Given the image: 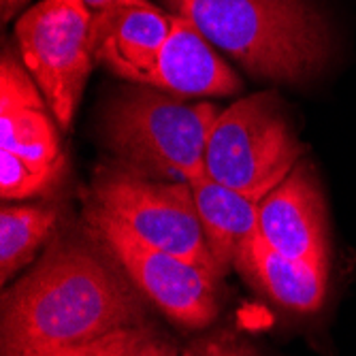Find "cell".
<instances>
[{
	"instance_id": "cell-11",
	"label": "cell",
	"mask_w": 356,
	"mask_h": 356,
	"mask_svg": "<svg viewBox=\"0 0 356 356\" xmlns=\"http://www.w3.org/2000/svg\"><path fill=\"white\" fill-rule=\"evenodd\" d=\"M237 269L280 305L309 314L316 312L327 295V263L293 261L275 252L261 235H254L239 252Z\"/></svg>"
},
{
	"instance_id": "cell-4",
	"label": "cell",
	"mask_w": 356,
	"mask_h": 356,
	"mask_svg": "<svg viewBox=\"0 0 356 356\" xmlns=\"http://www.w3.org/2000/svg\"><path fill=\"white\" fill-rule=\"evenodd\" d=\"M301 154L275 96L252 94L216 118L205 147V175L263 201L297 167Z\"/></svg>"
},
{
	"instance_id": "cell-2",
	"label": "cell",
	"mask_w": 356,
	"mask_h": 356,
	"mask_svg": "<svg viewBox=\"0 0 356 356\" xmlns=\"http://www.w3.org/2000/svg\"><path fill=\"white\" fill-rule=\"evenodd\" d=\"M175 15L258 77L303 81L329 58V32L309 0H169Z\"/></svg>"
},
{
	"instance_id": "cell-8",
	"label": "cell",
	"mask_w": 356,
	"mask_h": 356,
	"mask_svg": "<svg viewBox=\"0 0 356 356\" xmlns=\"http://www.w3.org/2000/svg\"><path fill=\"white\" fill-rule=\"evenodd\" d=\"M173 15L147 0H111L94 11L90 43L94 60L133 83H149Z\"/></svg>"
},
{
	"instance_id": "cell-21",
	"label": "cell",
	"mask_w": 356,
	"mask_h": 356,
	"mask_svg": "<svg viewBox=\"0 0 356 356\" xmlns=\"http://www.w3.org/2000/svg\"><path fill=\"white\" fill-rule=\"evenodd\" d=\"M83 3L90 7V9H94V11H99L101 7H105V5H109L111 0H83Z\"/></svg>"
},
{
	"instance_id": "cell-15",
	"label": "cell",
	"mask_w": 356,
	"mask_h": 356,
	"mask_svg": "<svg viewBox=\"0 0 356 356\" xmlns=\"http://www.w3.org/2000/svg\"><path fill=\"white\" fill-rule=\"evenodd\" d=\"M54 177V171L30 165L28 160L11 152H0V194L5 201L39 194L51 184Z\"/></svg>"
},
{
	"instance_id": "cell-6",
	"label": "cell",
	"mask_w": 356,
	"mask_h": 356,
	"mask_svg": "<svg viewBox=\"0 0 356 356\" xmlns=\"http://www.w3.org/2000/svg\"><path fill=\"white\" fill-rule=\"evenodd\" d=\"M92 15L83 0H41L15 26L26 69L64 131L96 62L90 43Z\"/></svg>"
},
{
	"instance_id": "cell-3",
	"label": "cell",
	"mask_w": 356,
	"mask_h": 356,
	"mask_svg": "<svg viewBox=\"0 0 356 356\" xmlns=\"http://www.w3.org/2000/svg\"><path fill=\"white\" fill-rule=\"evenodd\" d=\"M218 109L190 105L149 88L126 90L105 113V139L131 169L194 181L205 175V147Z\"/></svg>"
},
{
	"instance_id": "cell-7",
	"label": "cell",
	"mask_w": 356,
	"mask_h": 356,
	"mask_svg": "<svg viewBox=\"0 0 356 356\" xmlns=\"http://www.w3.org/2000/svg\"><path fill=\"white\" fill-rule=\"evenodd\" d=\"M90 235L101 241L141 293L184 327L203 329L218 314V275L145 243L113 216L90 207Z\"/></svg>"
},
{
	"instance_id": "cell-13",
	"label": "cell",
	"mask_w": 356,
	"mask_h": 356,
	"mask_svg": "<svg viewBox=\"0 0 356 356\" xmlns=\"http://www.w3.org/2000/svg\"><path fill=\"white\" fill-rule=\"evenodd\" d=\"M0 143L3 152H11L35 167L54 173L62 167L58 133L41 109L0 111Z\"/></svg>"
},
{
	"instance_id": "cell-14",
	"label": "cell",
	"mask_w": 356,
	"mask_h": 356,
	"mask_svg": "<svg viewBox=\"0 0 356 356\" xmlns=\"http://www.w3.org/2000/svg\"><path fill=\"white\" fill-rule=\"evenodd\" d=\"M58 213L51 207H3L0 211V280L9 282L51 235Z\"/></svg>"
},
{
	"instance_id": "cell-9",
	"label": "cell",
	"mask_w": 356,
	"mask_h": 356,
	"mask_svg": "<svg viewBox=\"0 0 356 356\" xmlns=\"http://www.w3.org/2000/svg\"><path fill=\"white\" fill-rule=\"evenodd\" d=\"M258 235L293 261L327 263L322 199L312 173L297 165L261 203Z\"/></svg>"
},
{
	"instance_id": "cell-1",
	"label": "cell",
	"mask_w": 356,
	"mask_h": 356,
	"mask_svg": "<svg viewBox=\"0 0 356 356\" xmlns=\"http://www.w3.org/2000/svg\"><path fill=\"white\" fill-rule=\"evenodd\" d=\"M143 305L94 250L56 241L3 297V356H43L135 327Z\"/></svg>"
},
{
	"instance_id": "cell-19",
	"label": "cell",
	"mask_w": 356,
	"mask_h": 356,
	"mask_svg": "<svg viewBox=\"0 0 356 356\" xmlns=\"http://www.w3.org/2000/svg\"><path fill=\"white\" fill-rule=\"evenodd\" d=\"M124 356H177V348L167 339L147 335L143 341H139L133 350H128Z\"/></svg>"
},
{
	"instance_id": "cell-20",
	"label": "cell",
	"mask_w": 356,
	"mask_h": 356,
	"mask_svg": "<svg viewBox=\"0 0 356 356\" xmlns=\"http://www.w3.org/2000/svg\"><path fill=\"white\" fill-rule=\"evenodd\" d=\"M28 0H0V11H3V22H9Z\"/></svg>"
},
{
	"instance_id": "cell-10",
	"label": "cell",
	"mask_w": 356,
	"mask_h": 356,
	"mask_svg": "<svg viewBox=\"0 0 356 356\" xmlns=\"http://www.w3.org/2000/svg\"><path fill=\"white\" fill-rule=\"evenodd\" d=\"M149 88L177 96H231L241 90L239 77L190 19L173 15L171 35L160 49Z\"/></svg>"
},
{
	"instance_id": "cell-18",
	"label": "cell",
	"mask_w": 356,
	"mask_h": 356,
	"mask_svg": "<svg viewBox=\"0 0 356 356\" xmlns=\"http://www.w3.org/2000/svg\"><path fill=\"white\" fill-rule=\"evenodd\" d=\"M181 356H256V352L237 335L220 333L194 341L184 350Z\"/></svg>"
},
{
	"instance_id": "cell-16",
	"label": "cell",
	"mask_w": 356,
	"mask_h": 356,
	"mask_svg": "<svg viewBox=\"0 0 356 356\" xmlns=\"http://www.w3.org/2000/svg\"><path fill=\"white\" fill-rule=\"evenodd\" d=\"M11 109H41L47 111L43 92L37 90L26 71L11 56H3L0 64V111Z\"/></svg>"
},
{
	"instance_id": "cell-5",
	"label": "cell",
	"mask_w": 356,
	"mask_h": 356,
	"mask_svg": "<svg viewBox=\"0 0 356 356\" xmlns=\"http://www.w3.org/2000/svg\"><path fill=\"white\" fill-rule=\"evenodd\" d=\"M90 197L92 207L126 224L145 243L220 275L188 181L152 179L135 169H103Z\"/></svg>"
},
{
	"instance_id": "cell-17",
	"label": "cell",
	"mask_w": 356,
	"mask_h": 356,
	"mask_svg": "<svg viewBox=\"0 0 356 356\" xmlns=\"http://www.w3.org/2000/svg\"><path fill=\"white\" fill-rule=\"evenodd\" d=\"M149 335L143 327H124L113 333H107L99 339H92L77 346H67L54 350L43 356H124L128 350H133L139 341H143Z\"/></svg>"
},
{
	"instance_id": "cell-12",
	"label": "cell",
	"mask_w": 356,
	"mask_h": 356,
	"mask_svg": "<svg viewBox=\"0 0 356 356\" xmlns=\"http://www.w3.org/2000/svg\"><path fill=\"white\" fill-rule=\"evenodd\" d=\"M199 220L220 275L235 265L241 248L258 233L261 203L203 175L190 181Z\"/></svg>"
}]
</instances>
